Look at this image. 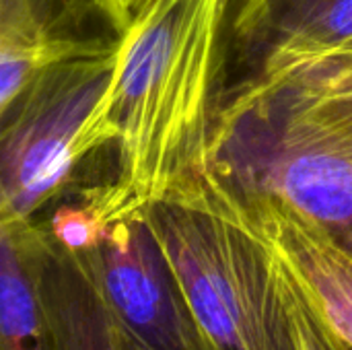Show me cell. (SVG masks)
<instances>
[{"label": "cell", "mask_w": 352, "mask_h": 350, "mask_svg": "<svg viewBox=\"0 0 352 350\" xmlns=\"http://www.w3.org/2000/svg\"><path fill=\"white\" fill-rule=\"evenodd\" d=\"M210 167L352 252V37L268 47L262 68L217 111Z\"/></svg>", "instance_id": "obj_1"}, {"label": "cell", "mask_w": 352, "mask_h": 350, "mask_svg": "<svg viewBox=\"0 0 352 350\" xmlns=\"http://www.w3.org/2000/svg\"><path fill=\"white\" fill-rule=\"evenodd\" d=\"M229 0H151L118 35L109 89L87 120L80 159L118 142V186L136 210L210 167V99Z\"/></svg>", "instance_id": "obj_2"}, {"label": "cell", "mask_w": 352, "mask_h": 350, "mask_svg": "<svg viewBox=\"0 0 352 350\" xmlns=\"http://www.w3.org/2000/svg\"><path fill=\"white\" fill-rule=\"evenodd\" d=\"M212 350H293L289 268L254 204L202 169L142 210Z\"/></svg>", "instance_id": "obj_3"}, {"label": "cell", "mask_w": 352, "mask_h": 350, "mask_svg": "<svg viewBox=\"0 0 352 350\" xmlns=\"http://www.w3.org/2000/svg\"><path fill=\"white\" fill-rule=\"evenodd\" d=\"M116 64L118 39L85 41L39 70L2 111V221H31L66 182L80 161V132L109 89Z\"/></svg>", "instance_id": "obj_4"}, {"label": "cell", "mask_w": 352, "mask_h": 350, "mask_svg": "<svg viewBox=\"0 0 352 350\" xmlns=\"http://www.w3.org/2000/svg\"><path fill=\"white\" fill-rule=\"evenodd\" d=\"M122 332L146 350H212L142 210L109 223L82 252Z\"/></svg>", "instance_id": "obj_5"}, {"label": "cell", "mask_w": 352, "mask_h": 350, "mask_svg": "<svg viewBox=\"0 0 352 350\" xmlns=\"http://www.w3.org/2000/svg\"><path fill=\"white\" fill-rule=\"evenodd\" d=\"M245 196V194H243ZM324 322L352 347V252L293 208L245 196Z\"/></svg>", "instance_id": "obj_6"}, {"label": "cell", "mask_w": 352, "mask_h": 350, "mask_svg": "<svg viewBox=\"0 0 352 350\" xmlns=\"http://www.w3.org/2000/svg\"><path fill=\"white\" fill-rule=\"evenodd\" d=\"M39 289L58 350H122L118 326L87 254L47 239Z\"/></svg>", "instance_id": "obj_7"}, {"label": "cell", "mask_w": 352, "mask_h": 350, "mask_svg": "<svg viewBox=\"0 0 352 350\" xmlns=\"http://www.w3.org/2000/svg\"><path fill=\"white\" fill-rule=\"evenodd\" d=\"M47 239L31 221H2L0 350H58L39 289Z\"/></svg>", "instance_id": "obj_8"}, {"label": "cell", "mask_w": 352, "mask_h": 350, "mask_svg": "<svg viewBox=\"0 0 352 350\" xmlns=\"http://www.w3.org/2000/svg\"><path fill=\"white\" fill-rule=\"evenodd\" d=\"M87 39L58 35L37 0H0V109L4 111L45 66L74 54Z\"/></svg>", "instance_id": "obj_9"}, {"label": "cell", "mask_w": 352, "mask_h": 350, "mask_svg": "<svg viewBox=\"0 0 352 350\" xmlns=\"http://www.w3.org/2000/svg\"><path fill=\"white\" fill-rule=\"evenodd\" d=\"M287 262V260H285ZM289 268V324L293 350H352L316 311L297 276Z\"/></svg>", "instance_id": "obj_10"}, {"label": "cell", "mask_w": 352, "mask_h": 350, "mask_svg": "<svg viewBox=\"0 0 352 350\" xmlns=\"http://www.w3.org/2000/svg\"><path fill=\"white\" fill-rule=\"evenodd\" d=\"M97 12L120 33H124L151 0H89Z\"/></svg>", "instance_id": "obj_11"}, {"label": "cell", "mask_w": 352, "mask_h": 350, "mask_svg": "<svg viewBox=\"0 0 352 350\" xmlns=\"http://www.w3.org/2000/svg\"><path fill=\"white\" fill-rule=\"evenodd\" d=\"M122 350H146L144 347H140L138 342H134L130 336H126L124 332H122Z\"/></svg>", "instance_id": "obj_12"}]
</instances>
